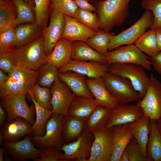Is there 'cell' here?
Listing matches in <instances>:
<instances>
[{"instance_id": "6", "label": "cell", "mask_w": 161, "mask_h": 161, "mask_svg": "<svg viewBox=\"0 0 161 161\" xmlns=\"http://www.w3.org/2000/svg\"><path fill=\"white\" fill-rule=\"evenodd\" d=\"M153 20L152 12L150 10H146L132 25L117 35L112 37L109 44L108 51L123 45H128L135 43L145 32L146 29L150 28Z\"/></svg>"}, {"instance_id": "7", "label": "cell", "mask_w": 161, "mask_h": 161, "mask_svg": "<svg viewBox=\"0 0 161 161\" xmlns=\"http://www.w3.org/2000/svg\"><path fill=\"white\" fill-rule=\"evenodd\" d=\"M94 139L93 133L85 129L75 141L62 145L61 150L63 154L60 161H87Z\"/></svg>"}, {"instance_id": "25", "label": "cell", "mask_w": 161, "mask_h": 161, "mask_svg": "<svg viewBox=\"0 0 161 161\" xmlns=\"http://www.w3.org/2000/svg\"><path fill=\"white\" fill-rule=\"evenodd\" d=\"M112 109L98 105L86 120L85 129L93 132L106 130Z\"/></svg>"}, {"instance_id": "1", "label": "cell", "mask_w": 161, "mask_h": 161, "mask_svg": "<svg viewBox=\"0 0 161 161\" xmlns=\"http://www.w3.org/2000/svg\"><path fill=\"white\" fill-rule=\"evenodd\" d=\"M131 0H92L98 18L100 29L110 31L122 25L129 16Z\"/></svg>"}, {"instance_id": "40", "label": "cell", "mask_w": 161, "mask_h": 161, "mask_svg": "<svg viewBox=\"0 0 161 161\" xmlns=\"http://www.w3.org/2000/svg\"><path fill=\"white\" fill-rule=\"evenodd\" d=\"M140 5L143 8L152 13L154 20L150 28L161 27V0H142Z\"/></svg>"}, {"instance_id": "57", "label": "cell", "mask_w": 161, "mask_h": 161, "mask_svg": "<svg viewBox=\"0 0 161 161\" xmlns=\"http://www.w3.org/2000/svg\"><path fill=\"white\" fill-rule=\"evenodd\" d=\"M87 0L89 2V1H90L91 0ZM100 0L103 1V0Z\"/></svg>"}, {"instance_id": "30", "label": "cell", "mask_w": 161, "mask_h": 161, "mask_svg": "<svg viewBox=\"0 0 161 161\" xmlns=\"http://www.w3.org/2000/svg\"><path fill=\"white\" fill-rule=\"evenodd\" d=\"M149 131L147 157L149 161H161V134L157 127L156 121L151 119Z\"/></svg>"}, {"instance_id": "55", "label": "cell", "mask_w": 161, "mask_h": 161, "mask_svg": "<svg viewBox=\"0 0 161 161\" xmlns=\"http://www.w3.org/2000/svg\"><path fill=\"white\" fill-rule=\"evenodd\" d=\"M25 1L31 4H32L33 6L34 7H35V3L34 0H24Z\"/></svg>"}, {"instance_id": "2", "label": "cell", "mask_w": 161, "mask_h": 161, "mask_svg": "<svg viewBox=\"0 0 161 161\" xmlns=\"http://www.w3.org/2000/svg\"><path fill=\"white\" fill-rule=\"evenodd\" d=\"M38 75V70L17 65L0 86V97L18 94L29 96V92L37 83Z\"/></svg>"}, {"instance_id": "52", "label": "cell", "mask_w": 161, "mask_h": 161, "mask_svg": "<svg viewBox=\"0 0 161 161\" xmlns=\"http://www.w3.org/2000/svg\"><path fill=\"white\" fill-rule=\"evenodd\" d=\"M156 123L159 131L161 134V117L156 121Z\"/></svg>"}, {"instance_id": "44", "label": "cell", "mask_w": 161, "mask_h": 161, "mask_svg": "<svg viewBox=\"0 0 161 161\" xmlns=\"http://www.w3.org/2000/svg\"><path fill=\"white\" fill-rule=\"evenodd\" d=\"M41 151L38 157L34 161H59L63 152L61 150L52 147L41 148Z\"/></svg>"}, {"instance_id": "19", "label": "cell", "mask_w": 161, "mask_h": 161, "mask_svg": "<svg viewBox=\"0 0 161 161\" xmlns=\"http://www.w3.org/2000/svg\"><path fill=\"white\" fill-rule=\"evenodd\" d=\"M86 82L90 92L98 105L112 108L117 103L106 89L102 78H87Z\"/></svg>"}, {"instance_id": "32", "label": "cell", "mask_w": 161, "mask_h": 161, "mask_svg": "<svg viewBox=\"0 0 161 161\" xmlns=\"http://www.w3.org/2000/svg\"><path fill=\"white\" fill-rule=\"evenodd\" d=\"M17 16L16 7L13 1L0 0V32L13 27Z\"/></svg>"}, {"instance_id": "11", "label": "cell", "mask_w": 161, "mask_h": 161, "mask_svg": "<svg viewBox=\"0 0 161 161\" xmlns=\"http://www.w3.org/2000/svg\"><path fill=\"white\" fill-rule=\"evenodd\" d=\"M146 93L137 105L142 108L144 116L156 121L161 117V82L152 74Z\"/></svg>"}, {"instance_id": "34", "label": "cell", "mask_w": 161, "mask_h": 161, "mask_svg": "<svg viewBox=\"0 0 161 161\" xmlns=\"http://www.w3.org/2000/svg\"><path fill=\"white\" fill-rule=\"evenodd\" d=\"M154 29L150 28L145 32L135 42V45L142 52L151 57L160 51L157 45Z\"/></svg>"}, {"instance_id": "15", "label": "cell", "mask_w": 161, "mask_h": 161, "mask_svg": "<svg viewBox=\"0 0 161 161\" xmlns=\"http://www.w3.org/2000/svg\"><path fill=\"white\" fill-rule=\"evenodd\" d=\"M28 135L23 139L15 142L4 141L2 146L15 160L25 161L39 157L41 148H38Z\"/></svg>"}, {"instance_id": "54", "label": "cell", "mask_w": 161, "mask_h": 161, "mask_svg": "<svg viewBox=\"0 0 161 161\" xmlns=\"http://www.w3.org/2000/svg\"><path fill=\"white\" fill-rule=\"evenodd\" d=\"M4 141L3 135L2 131H0V144L2 143Z\"/></svg>"}, {"instance_id": "9", "label": "cell", "mask_w": 161, "mask_h": 161, "mask_svg": "<svg viewBox=\"0 0 161 161\" xmlns=\"http://www.w3.org/2000/svg\"><path fill=\"white\" fill-rule=\"evenodd\" d=\"M26 96L21 94L12 95L1 98V106L7 114V122L22 118L32 125L35 122V113L34 104L29 106L26 101Z\"/></svg>"}, {"instance_id": "48", "label": "cell", "mask_w": 161, "mask_h": 161, "mask_svg": "<svg viewBox=\"0 0 161 161\" xmlns=\"http://www.w3.org/2000/svg\"><path fill=\"white\" fill-rule=\"evenodd\" d=\"M154 29L157 46L159 50L161 51V27H158Z\"/></svg>"}, {"instance_id": "38", "label": "cell", "mask_w": 161, "mask_h": 161, "mask_svg": "<svg viewBox=\"0 0 161 161\" xmlns=\"http://www.w3.org/2000/svg\"><path fill=\"white\" fill-rule=\"evenodd\" d=\"M74 18L80 23L96 31L100 29L98 18L95 13L78 8Z\"/></svg>"}, {"instance_id": "24", "label": "cell", "mask_w": 161, "mask_h": 161, "mask_svg": "<svg viewBox=\"0 0 161 161\" xmlns=\"http://www.w3.org/2000/svg\"><path fill=\"white\" fill-rule=\"evenodd\" d=\"M72 42L71 59L81 61H92L101 64H108L105 56L98 52L86 42L76 41Z\"/></svg>"}, {"instance_id": "45", "label": "cell", "mask_w": 161, "mask_h": 161, "mask_svg": "<svg viewBox=\"0 0 161 161\" xmlns=\"http://www.w3.org/2000/svg\"><path fill=\"white\" fill-rule=\"evenodd\" d=\"M17 64L12 59L8 50L0 52V69L8 75Z\"/></svg>"}, {"instance_id": "5", "label": "cell", "mask_w": 161, "mask_h": 161, "mask_svg": "<svg viewBox=\"0 0 161 161\" xmlns=\"http://www.w3.org/2000/svg\"><path fill=\"white\" fill-rule=\"evenodd\" d=\"M102 78L107 90L117 103L125 104L140 100L139 92L129 79L108 72Z\"/></svg>"}, {"instance_id": "14", "label": "cell", "mask_w": 161, "mask_h": 161, "mask_svg": "<svg viewBox=\"0 0 161 161\" xmlns=\"http://www.w3.org/2000/svg\"><path fill=\"white\" fill-rule=\"evenodd\" d=\"M51 97L50 103L53 113L61 114L66 116L75 95L70 88L59 79L50 87Z\"/></svg>"}, {"instance_id": "17", "label": "cell", "mask_w": 161, "mask_h": 161, "mask_svg": "<svg viewBox=\"0 0 161 161\" xmlns=\"http://www.w3.org/2000/svg\"><path fill=\"white\" fill-rule=\"evenodd\" d=\"M109 64H101L95 61H81L71 59L58 72L73 71L83 75L89 78H102L108 72Z\"/></svg>"}, {"instance_id": "37", "label": "cell", "mask_w": 161, "mask_h": 161, "mask_svg": "<svg viewBox=\"0 0 161 161\" xmlns=\"http://www.w3.org/2000/svg\"><path fill=\"white\" fill-rule=\"evenodd\" d=\"M36 23L42 29L47 25L52 0H34Z\"/></svg>"}, {"instance_id": "18", "label": "cell", "mask_w": 161, "mask_h": 161, "mask_svg": "<svg viewBox=\"0 0 161 161\" xmlns=\"http://www.w3.org/2000/svg\"><path fill=\"white\" fill-rule=\"evenodd\" d=\"M65 26L61 38L72 42H86L97 33L96 31L80 23L74 18L65 15Z\"/></svg>"}, {"instance_id": "28", "label": "cell", "mask_w": 161, "mask_h": 161, "mask_svg": "<svg viewBox=\"0 0 161 161\" xmlns=\"http://www.w3.org/2000/svg\"><path fill=\"white\" fill-rule=\"evenodd\" d=\"M150 120L149 118L143 116L137 120L128 123L143 155L146 157L147 147L150 131Z\"/></svg>"}, {"instance_id": "23", "label": "cell", "mask_w": 161, "mask_h": 161, "mask_svg": "<svg viewBox=\"0 0 161 161\" xmlns=\"http://www.w3.org/2000/svg\"><path fill=\"white\" fill-rule=\"evenodd\" d=\"M72 42L61 38L56 44L51 52L47 56V62L59 69L68 64L71 59Z\"/></svg>"}, {"instance_id": "42", "label": "cell", "mask_w": 161, "mask_h": 161, "mask_svg": "<svg viewBox=\"0 0 161 161\" xmlns=\"http://www.w3.org/2000/svg\"><path fill=\"white\" fill-rule=\"evenodd\" d=\"M128 155L129 161H149L144 156L140 147L134 137L125 149Z\"/></svg>"}, {"instance_id": "36", "label": "cell", "mask_w": 161, "mask_h": 161, "mask_svg": "<svg viewBox=\"0 0 161 161\" xmlns=\"http://www.w3.org/2000/svg\"><path fill=\"white\" fill-rule=\"evenodd\" d=\"M58 69L55 66L50 63L42 65L38 70L37 83L42 87L50 88L54 82L59 79Z\"/></svg>"}, {"instance_id": "43", "label": "cell", "mask_w": 161, "mask_h": 161, "mask_svg": "<svg viewBox=\"0 0 161 161\" xmlns=\"http://www.w3.org/2000/svg\"><path fill=\"white\" fill-rule=\"evenodd\" d=\"M52 7L57 9L64 15L73 18L78 8L72 0H52Z\"/></svg>"}, {"instance_id": "47", "label": "cell", "mask_w": 161, "mask_h": 161, "mask_svg": "<svg viewBox=\"0 0 161 161\" xmlns=\"http://www.w3.org/2000/svg\"><path fill=\"white\" fill-rule=\"evenodd\" d=\"M79 8L88 10L91 12L95 11L96 9L92 4L86 0H72Z\"/></svg>"}, {"instance_id": "50", "label": "cell", "mask_w": 161, "mask_h": 161, "mask_svg": "<svg viewBox=\"0 0 161 161\" xmlns=\"http://www.w3.org/2000/svg\"><path fill=\"white\" fill-rule=\"evenodd\" d=\"M8 77V75L6 74L3 71L0 70V86L6 81Z\"/></svg>"}, {"instance_id": "39", "label": "cell", "mask_w": 161, "mask_h": 161, "mask_svg": "<svg viewBox=\"0 0 161 161\" xmlns=\"http://www.w3.org/2000/svg\"><path fill=\"white\" fill-rule=\"evenodd\" d=\"M30 92L39 104L47 109L52 110L50 88L42 87L36 83Z\"/></svg>"}, {"instance_id": "29", "label": "cell", "mask_w": 161, "mask_h": 161, "mask_svg": "<svg viewBox=\"0 0 161 161\" xmlns=\"http://www.w3.org/2000/svg\"><path fill=\"white\" fill-rule=\"evenodd\" d=\"M15 28L16 37V47L30 43L42 35V29L36 23L21 24Z\"/></svg>"}, {"instance_id": "33", "label": "cell", "mask_w": 161, "mask_h": 161, "mask_svg": "<svg viewBox=\"0 0 161 161\" xmlns=\"http://www.w3.org/2000/svg\"><path fill=\"white\" fill-rule=\"evenodd\" d=\"M13 1L16 5L17 12L14 28L22 24L36 23L35 13L33 6L24 0Z\"/></svg>"}, {"instance_id": "12", "label": "cell", "mask_w": 161, "mask_h": 161, "mask_svg": "<svg viewBox=\"0 0 161 161\" xmlns=\"http://www.w3.org/2000/svg\"><path fill=\"white\" fill-rule=\"evenodd\" d=\"M49 25L42 30L44 47L48 55L57 41L61 38L65 26V15L57 9L51 7Z\"/></svg>"}, {"instance_id": "22", "label": "cell", "mask_w": 161, "mask_h": 161, "mask_svg": "<svg viewBox=\"0 0 161 161\" xmlns=\"http://www.w3.org/2000/svg\"><path fill=\"white\" fill-rule=\"evenodd\" d=\"M32 125L21 117L7 122L1 131L4 141H17L21 140L24 136L32 134Z\"/></svg>"}, {"instance_id": "16", "label": "cell", "mask_w": 161, "mask_h": 161, "mask_svg": "<svg viewBox=\"0 0 161 161\" xmlns=\"http://www.w3.org/2000/svg\"><path fill=\"white\" fill-rule=\"evenodd\" d=\"M141 107L136 105H126L118 103L112 108L106 129L117 125L133 122L143 116Z\"/></svg>"}, {"instance_id": "26", "label": "cell", "mask_w": 161, "mask_h": 161, "mask_svg": "<svg viewBox=\"0 0 161 161\" xmlns=\"http://www.w3.org/2000/svg\"><path fill=\"white\" fill-rule=\"evenodd\" d=\"M97 105L94 99L75 95L67 115L86 120Z\"/></svg>"}, {"instance_id": "56", "label": "cell", "mask_w": 161, "mask_h": 161, "mask_svg": "<svg viewBox=\"0 0 161 161\" xmlns=\"http://www.w3.org/2000/svg\"><path fill=\"white\" fill-rule=\"evenodd\" d=\"M2 1H13V0H1Z\"/></svg>"}, {"instance_id": "53", "label": "cell", "mask_w": 161, "mask_h": 161, "mask_svg": "<svg viewBox=\"0 0 161 161\" xmlns=\"http://www.w3.org/2000/svg\"><path fill=\"white\" fill-rule=\"evenodd\" d=\"M4 148L2 147L0 148V161H3L4 160Z\"/></svg>"}, {"instance_id": "31", "label": "cell", "mask_w": 161, "mask_h": 161, "mask_svg": "<svg viewBox=\"0 0 161 161\" xmlns=\"http://www.w3.org/2000/svg\"><path fill=\"white\" fill-rule=\"evenodd\" d=\"M29 96L34 105L36 116L35 122L32 126V134L33 136H43L45 132L47 123L53 113L52 110L47 109L39 104L30 92Z\"/></svg>"}, {"instance_id": "27", "label": "cell", "mask_w": 161, "mask_h": 161, "mask_svg": "<svg viewBox=\"0 0 161 161\" xmlns=\"http://www.w3.org/2000/svg\"><path fill=\"white\" fill-rule=\"evenodd\" d=\"M86 123L85 120L68 115L64 116L62 131L64 144L76 140L85 129Z\"/></svg>"}, {"instance_id": "41", "label": "cell", "mask_w": 161, "mask_h": 161, "mask_svg": "<svg viewBox=\"0 0 161 161\" xmlns=\"http://www.w3.org/2000/svg\"><path fill=\"white\" fill-rule=\"evenodd\" d=\"M16 37L15 28L11 27L0 32V52L15 47Z\"/></svg>"}, {"instance_id": "8", "label": "cell", "mask_w": 161, "mask_h": 161, "mask_svg": "<svg viewBox=\"0 0 161 161\" xmlns=\"http://www.w3.org/2000/svg\"><path fill=\"white\" fill-rule=\"evenodd\" d=\"M64 117L61 114H52L47 123L44 135L31 138L35 146L39 148L52 147L61 150L64 144L62 131Z\"/></svg>"}, {"instance_id": "21", "label": "cell", "mask_w": 161, "mask_h": 161, "mask_svg": "<svg viewBox=\"0 0 161 161\" xmlns=\"http://www.w3.org/2000/svg\"><path fill=\"white\" fill-rule=\"evenodd\" d=\"M133 137L128 124L115 126L113 134V151L111 161H120L122 152Z\"/></svg>"}, {"instance_id": "20", "label": "cell", "mask_w": 161, "mask_h": 161, "mask_svg": "<svg viewBox=\"0 0 161 161\" xmlns=\"http://www.w3.org/2000/svg\"><path fill=\"white\" fill-rule=\"evenodd\" d=\"M60 79L64 82L75 95L95 99L86 82V76L73 71L58 72Z\"/></svg>"}, {"instance_id": "35", "label": "cell", "mask_w": 161, "mask_h": 161, "mask_svg": "<svg viewBox=\"0 0 161 161\" xmlns=\"http://www.w3.org/2000/svg\"><path fill=\"white\" fill-rule=\"evenodd\" d=\"M114 33L100 29L93 37L89 38L86 43L98 52L105 56L108 52L109 44Z\"/></svg>"}, {"instance_id": "46", "label": "cell", "mask_w": 161, "mask_h": 161, "mask_svg": "<svg viewBox=\"0 0 161 161\" xmlns=\"http://www.w3.org/2000/svg\"><path fill=\"white\" fill-rule=\"evenodd\" d=\"M154 69L161 75V51L150 59Z\"/></svg>"}, {"instance_id": "3", "label": "cell", "mask_w": 161, "mask_h": 161, "mask_svg": "<svg viewBox=\"0 0 161 161\" xmlns=\"http://www.w3.org/2000/svg\"><path fill=\"white\" fill-rule=\"evenodd\" d=\"M8 50L17 65L30 69L38 70L41 66L47 62V55L44 51L42 35L30 43Z\"/></svg>"}, {"instance_id": "10", "label": "cell", "mask_w": 161, "mask_h": 161, "mask_svg": "<svg viewBox=\"0 0 161 161\" xmlns=\"http://www.w3.org/2000/svg\"><path fill=\"white\" fill-rule=\"evenodd\" d=\"M108 52L105 56L109 64L113 63H132L142 66L151 71V64L148 57L133 44L119 47Z\"/></svg>"}, {"instance_id": "4", "label": "cell", "mask_w": 161, "mask_h": 161, "mask_svg": "<svg viewBox=\"0 0 161 161\" xmlns=\"http://www.w3.org/2000/svg\"><path fill=\"white\" fill-rule=\"evenodd\" d=\"M145 69L137 64L117 63L109 64L108 72L129 79L139 92L141 100L145 96L150 83V78Z\"/></svg>"}, {"instance_id": "51", "label": "cell", "mask_w": 161, "mask_h": 161, "mask_svg": "<svg viewBox=\"0 0 161 161\" xmlns=\"http://www.w3.org/2000/svg\"><path fill=\"white\" fill-rule=\"evenodd\" d=\"M120 161H129L128 155L125 149L124 150L121 155Z\"/></svg>"}, {"instance_id": "13", "label": "cell", "mask_w": 161, "mask_h": 161, "mask_svg": "<svg viewBox=\"0 0 161 161\" xmlns=\"http://www.w3.org/2000/svg\"><path fill=\"white\" fill-rule=\"evenodd\" d=\"M115 126L93 132L94 139L87 161H111L113 151V134Z\"/></svg>"}, {"instance_id": "49", "label": "cell", "mask_w": 161, "mask_h": 161, "mask_svg": "<svg viewBox=\"0 0 161 161\" xmlns=\"http://www.w3.org/2000/svg\"><path fill=\"white\" fill-rule=\"evenodd\" d=\"M5 110L1 105H0V125L1 126L3 125L6 118Z\"/></svg>"}]
</instances>
